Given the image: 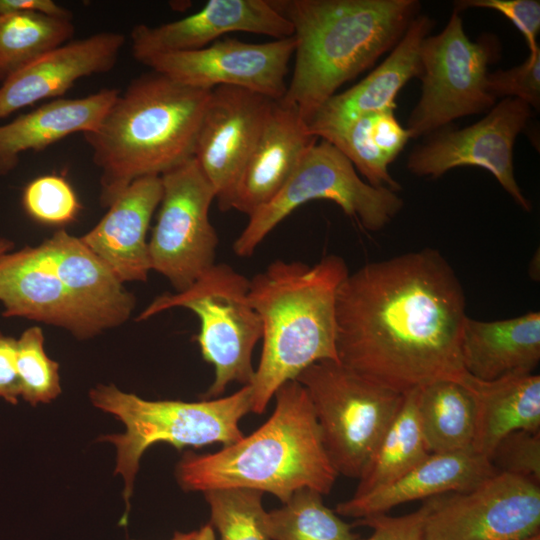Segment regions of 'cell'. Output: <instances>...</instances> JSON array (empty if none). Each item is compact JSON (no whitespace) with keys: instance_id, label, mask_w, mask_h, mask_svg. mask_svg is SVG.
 Masks as SVG:
<instances>
[{"instance_id":"obj_1","label":"cell","mask_w":540,"mask_h":540,"mask_svg":"<svg viewBox=\"0 0 540 540\" xmlns=\"http://www.w3.org/2000/svg\"><path fill=\"white\" fill-rule=\"evenodd\" d=\"M463 287L437 250L368 263L342 282L336 299L341 364L401 394L465 372L460 337Z\"/></svg>"},{"instance_id":"obj_2","label":"cell","mask_w":540,"mask_h":540,"mask_svg":"<svg viewBox=\"0 0 540 540\" xmlns=\"http://www.w3.org/2000/svg\"><path fill=\"white\" fill-rule=\"evenodd\" d=\"M294 30V70L282 100L306 121L401 40L417 0H271Z\"/></svg>"},{"instance_id":"obj_3","label":"cell","mask_w":540,"mask_h":540,"mask_svg":"<svg viewBox=\"0 0 540 540\" xmlns=\"http://www.w3.org/2000/svg\"><path fill=\"white\" fill-rule=\"evenodd\" d=\"M210 89L149 71L119 91L98 127L83 134L109 207L136 179L162 176L192 159Z\"/></svg>"},{"instance_id":"obj_4","label":"cell","mask_w":540,"mask_h":540,"mask_svg":"<svg viewBox=\"0 0 540 540\" xmlns=\"http://www.w3.org/2000/svg\"><path fill=\"white\" fill-rule=\"evenodd\" d=\"M349 274L331 254L310 266L275 260L250 279L249 300L262 323V352L251 388V412L262 414L284 383L310 365L339 361L336 299Z\"/></svg>"},{"instance_id":"obj_5","label":"cell","mask_w":540,"mask_h":540,"mask_svg":"<svg viewBox=\"0 0 540 540\" xmlns=\"http://www.w3.org/2000/svg\"><path fill=\"white\" fill-rule=\"evenodd\" d=\"M269 419L248 436L214 453L186 452L175 470L185 491L241 487L271 493L282 504L298 490L328 494L338 476L324 448L305 388L284 383Z\"/></svg>"},{"instance_id":"obj_6","label":"cell","mask_w":540,"mask_h":540,"mask_svg":"<svg viewBox=\"0 0 540 540\" xmlns=\"http://www.w3.org/2000/svg\"><path fill=\"white\" fill-rule=\"evenodd\" d=\"M89 396L95 407L115 416L125 427L122 434L100 439L115 446V474H120L124 480L126 509L120 520L121 526L127 524L135 475L146 449L159 442L179 450L213 443L223 447L231 445L244 436L239 422L251 412L250 385L242 386L226 397L198 402L145 400L112 384H99Z\"/></svg>"},{"instance_id":"obj_7","label":"cell","mask_w":540,"mask_h":540,"mask_svg":"<svg viewBox=\"0 0 540 540\" xmlns=\"http://www.w3.org/2000/svg\"><path fill=\"white\" fill-rule=\"evenodd\" d=\"M249 287L250 279L215 263L184 291L155 298L137 318L146 320L175 307L199 318L197 342L203 359L214 368L205 399L218 398L233 382L245 386L253 380L252 353L262 338V323L250 303Z\"/></svg>"},{"instance_id":"obj_8","label":"cell","mask_w":540,"mask_h":540,"mask_svg":"<svg viewBox=\"0 0 540 540\" xmlns=\"http://www.w3.org/2000/svg\"><path fill=\"white\" fill-rule=\"evenodd\" d=\"M296 380L308 394L336 472L358 478L405 394L374 383L334 360L310 365Z\"/></svg>"},{"instance_id":"obj_9","label":"cell","mask_w":540,"mask_h":540,"mask_svg":"<svg viewBox=\"0 0 540 540\" xmlns=\"http://www.w3.org/2000/svg\"><path fill=\"white\" fill-rule=\"evenodd\" d=\"M318 140L279 193L249 216L233 243L237 256H251L280 222L313 200L336 203L346 215L373 232L383 229L401 211L404 203L397 192L371 186L334 145Z\"/></svg>"},{"instance_id":"obj_10","label":"cell","mask_w":540,"mask_h":540,"mask_svg":"<svg viewBox=\"0 0 540 540\" xmlns=\"http://www.w3.org/2000/svg\"><path fill=\"white\" fill-rule=\"evenodd\" d=\"M499 54L495 37L471 41L460 13L420 47L421 96L407 120L410 138L434 134L456 119L488 112L496 99L487 90L488 66Z\"/></svg>"},{"instance_id":"obj_11","label":"cell","mask_w":540,"mask_h":540,"mask_svg":"<svg viewBox=\"0 0 540 540\" xmlns=\"http://www.w3.org/2000/svg\"><path fill=\"white\" fill-rule=\"evenodd\" d=\"M160 177L162 198L148 241L151 270L181 292L215 264L219 240L209 209L216 195L194 158Z\"/></svg>"},{"instance_id":"obj_12","label":"cell","mask_w":540,"mask_h":540,"mask_svg":"<svg viewBox=\"0 0 540 540\" xmlns=\"http://www.w3.org/2000/svg\"><path fill=\"white\" fill-rule=\"evenodd\" d=\"M531 115L532 108L522 100L503 98L476 123L427 136L410 152L407 169L419 177L438 178L457 167L483 168L523 210L530 212L532 204L515 178L513 149Z\"/></svg>"},{"instance_id":"obj_13","label":"cell","mask_w":540,"mask_h":540,"mask_svg":"<svg viewBox=\"0 0 540 540\" xmlns=\"http://www.w3.org/2000/svg\"><path fill=\"white\" fill-rule=\"evenodd\" d=\"M447 494L436 497L423 540H521L539 533L540 485L531 481L497 472L470 491Z\"/></svg>"},{"instance_id":"obj_14","label":"cell","mask_w":540,"mask_h":540,"mask_svg":"<svg viewBox=\"0 0 540 540\" xmlns=\"http://www.w3.org/2000/svg\"><path fill=\"white\" fill-rule=\"evenodd\" d=\"M294 50L293 36L264 43L225 37L198 50L155 55L141 63L187 86H235L278 100L287 89Z\"/></svg>"},{"instance_id":"obj_15","label":"cell","mask_w":540,"mask_h":540,"mask_svg":"<svg viewBox=\"0 0 540 540\" xmlns=\"http://www.w3.org/2000/svg\"><path fill=\"white\" fill-rule=\"evenodd\" d=\"M272 102L235 86L211 90L193 158L212 185L223 212L231 209L237 182Z\"/></svg>"},{"instance_id":"obj_16","label":"cell","mask_w":540,"mask_h":540,"mask_svg":"<svg viewBox=\"0 0 540 540\" xmlns=\"http://www.w3.org/2000/svg\"><path fill=\"white\" fill-rule=\"evenodd\" d=\"M232 32L284 39L294 34L291 23L271 0H210L199 11L157 26L138 24L130 32L133 57L144 59L204 48Z\"/></svg>"},{"instance_id":"obj_17","label":"cell","mask_w":540,"mask_h":540,"mask_svg":"<svg viewBox=\"0 0 540 540\" xmlns=\"http://www.w3.org/2000/svg\"><path fill=\"white\" fill-rule=\"evenodd\" d=\"M0 302L4 317H23L62 327L78 339L110 326L83 305L38 255L35 247L0 255Z\"/></svg>"},{"instance_id":"obj_18","label":"cell","mask_w":540,"mask_h":540,"mask_svg":"<svg viewBox=\"0 0 540 540\" xmlns=\"http://www.w3.org/2000/svg\"><path fill=\"white\" fill-rule=\"evenodd\" d=\"M126 37L99 32L70 40L30 63L0 86V119L40 100L60 98L81 78L111 71Z\"/></svg>"},{"instance_id":"obj_19","label":"cell","mask_w":540,"mask_h":540,"mask_svg":"<svg viewBox=\"0 0 540 540\" xmlns=\"http://www.w3.org/2000/svg\"><path fill=\"white\" fill-rule=\"evenodd\" d=\"M317 141L296 107L273 100L237 182L231 209L249 217L270 202Z\"/></svg>"},{"instance_id":"obj_20","label":"cell","mask_w":540,"mask_h":540,"mask_svg":"<svg viewBox=\"0 0 540 540\" xmlns=\"http://www.w3.org/2000/svg\"><path fill=\"white\" fill-rule=\"evenodd\" d=\"M434 20L424 14L415 17L385 60L356 85L325 101L307 121L318 139L336 133L355 119L396 108L395 99L403 86L421 74L420 47L430 35Z\"/></svg>"},{"instance_id":"obj_21","label":"cell","mask_w":540,"mask_h":540,"mask_svg":"<svg viewBox=\"0 0 540 540\" xmlns=\"http://www.w3.org/2000/svg\"><path fill=\"white\" fill-rule=\"evenodd\" d=\"M162 198L160 176L133 181L80 240L121 282L146 281L151 271L147 232Z\"/></svg>"},{"instance_id":"obj_22","label":"cell","mask_w":540,"mask_h":540,"mask_svg":"<svg viewBox=\"0 0 540 540\" xmlns=\"http://www.w3.org/2000/svg\"><path fill=\"white\" fill-rule=\"evenodd\" d=\"M496 473L490 461L472 448L430 454L392 483L339 503L336 512L356 519L385 514L410 501L470 491Z\"/></svg>"},{"instance_id":"obj_23","label":"cell","mask_w":540,"mask_h":540,"mask_svg":"<svg viewBox=\"0 0 540 540\" xmlns=\"http://www.w3.org/2000/svg\"><path fill=\"white\" fill-rule=\"evenodd\" d=\"M119 91L106 88L81 98H56L0 125V176L18 165L23 152L41 151L69 135L95 130Z\"/></svg>"},{"instance_id":"obj_24","label":"cell","mask_w":540,"mask_h":540,"mask_svg":"<svg viewBox=\"0 0 540 540\" xmlns=\"http://www.w3.org/2000/svg\"><path fill=\"white\" fill-rule=\"evenodd\" d=\"M460 357L464 371L484 381L533 373L540 361V313L495 321L467 316Z\"/></svg>"},{"instance_id":"obj_25","label":"cell","mask_w":540,"mask_h":540,"mask_svg":"<svg viewBox=\"0 0 540 540\" xmlns=\"http://www.w3.org/2000/svg\"><path fill=\"white\" fill-rule=\"evenodd\" d=\"M35 249L75 298L110 328L130 317L135 297L79 237L60 229Z\"/></svg>"},{"instance_id":"obj_26","label":"cell","mask_w":540,"mask_h":540,"mask_svg":"<svg viewBox=\"0 0 540 540\" xmlns=\"http://www.w3.org/2000/svg\"><path fill=\"white\" fill-rule=\"evenodd\" d=\"M471 395L475 430L471 448L489 460L497 443L516 430H540V376L515 374L484 381L464 372L458 379Z\"/></svg>"},{"instance_id":"obj_27","label":"cell","mask_w":540,"mask_h":540,"mask_svg":"<svg viewBox=\"0 0 540 540\" xmlns=\"http://www.w3.org/2000/svg\"><path fill=\"white\" fill-rule=\"evenodd\" d=\"M421 430L431 454L471 448L475 411L470 393L458 380H437L415 389Z\"/></svg>"},{"instance_id":"obj_28","label":"cell","mask_w":540,"mask_h":540,"mask_svg":"<svg viewBox=\"0 0 540 540\" xmlns=\"http://www.w3.org/2000/svg\"><path fill=\"white\" fill-rule=\"evenodd\" d=\"M430 454L413 390L404 395L401 407L366 462L353 496H362L392 483Z\"/></svg>"},{"instance_id":"obj_29","label":"cell","mask_w":540,"mask_h":540,"mask_svg":"<svg viewBox=\"0 0 540 540\" xmlns=\"http://www.w3.org/2000/svg\"><path fill=\"white\" fill-rule=\"evenodd\" d=\"M72 18L36 12L0 14V82L71 40Z\"/></svg>"},{"instance_id":"obj_30","label":"cell","mask_w":540,"mask_h":540,"mask_svg":"<svg viewBox=\"0 0 540 540\" xmlns=\"http://www.w3.org/2000/svg\"><path fill=\"white\" fill-rule=\"evenodd\" d=\"M270 540H358L352 526L328 508L319 492L296 491L278 509L267 512Z\"/></svg>"},{"instance_id":"obj_31","label":"cell","mask_w":540,"mask_h":540,"mask_svg":"<svg viewBox=\"0 0 540 540\" xmlns=\"http://www.w3.org/2000/svg\"><path fill=\"white\" fill-rule=\"evenodd\" d=\"M263 492L241 487L203 492L210 507V525L220 540H270L262 498Z\"/></svg>"},{"instance_id":"obj_32","label":"cell","mask_w":540,"mask_h":540,"mask_svg":"<svg viewBox=\"0 0 540 540\" xmlns=\"http://www.w3.org/2000/svg\"><path fill=\"white\" fill-rule=\"evenodd\" d=\"M16 368L20 398L31 406L48 403L61 393L59 364L47 356L40 327L26 329L16 340Z\"/></svg>"},{"instance_id":"obj_33","label":"cell","mask_w":540,"mask_h":540,"mask_svg":"<svg viewBox=\"0 0 540 540\" xmlns=\"http://www.w3.org/2000/svg\"><path fill=\"white\" fill-rule=\"evenodd\" d=\"M323 140L334 145L371 186L388 188L394 192L401 190V185L389 173L390 162L374 142L370 113L355 119Z\"/></svg>"},{"instance_id":"obj_34","label":"cell","mask_w":540,"mask_h":540,"mask_svg":"<svg viewBox=\"0 0 540 540\" xmlns=\"http://www.w3.org/2000/svg\"><path fill=\"white\" fill-rule=\"evenodd\" d=\"M22 204L32 219L48 225L70 223L80 210V202L71 184L55 174L30 181L23 190Z\"/></svg>"},{"instance_id":"obj_35","label":"cell","mask_w":540,"mask_h":540,"mask_svg":"<svg viewBox=\"0 0 540 540\" xmlns=\"http://www.w3.org/2000/svg\"><path fill=\"white\" fill-rule=\"evenodd\" d=\"M490 463L497 472L515 475L540 485V430H516L493 449Z\"/></svg>"},{"instance_id":"obj_36","label":"cell","mask_w":540,"mask_h":540,"mask_svg":"<svg viewBox=\"0 0 540 540\" xmlns=\"http://www.w3.org/2000/svg\"><path fill=\"white\" fill-rule=\"evenodd\" d=\"M487 90L498 98H517L537 111L540 108V49L529 53L526 60L506 70L487 75Z\"/></svg>"},{"instance_id":"obj_37","label":"cell","mask_w":540,"mask_h":540,"mask_svg":"<svg viewBox=\"0 0 540 540\" xmlns=\"http://www.w3.org/2000/svg\"><path fill=\"white\" fill-rule=\"evenodd\" d=\"M458 13L468 8L491 9L501 13L522 33L529 53L540 49V2L538 0H459L454 2Z\"/></svg>"},{"instance_id":"obj_38","label":"cell","mask_w":540,"mask_h":540,"mask_svg":"<svg viewBox=\"0 0 540 540\" xmlns=\"http://www.w3.org/2000/svg\"><path fill=\"white\" fill-rule=\"evenodd\" d=\"M436 497L426 499L419 509L404 516L378 514L358 519L356 524L373 529L369 538L358 540H423L425 522L435 505Z\"/></svg>"},{"instance_id":"obj_39","label":"cell","mask_w":540,"mask_h":540,"mask_svg":"<svg viewBox=\"0 0 540 540\" xmlns=\"http://www.w3.org/2000/svg\"><path fill=\"white\" fill-rule=\"evenodd\" d=\"M370 116L374 142L391 163L409 141V132L397 121L393 109L370 113Z\"/></svg>"},{"instance_id":"obj_40","label":"cell","mask_w":540,"mask_h":540,"mask_svg":"<svg viewBox=\"0 0 540 540\" xmlns=\"http://www.w3.org/2000/svg\"><path fill=\"white\" fill-rule=\"evenodd\" d=\"M0 398L16 405L20 381L16 368V339L0 332Z\"/></svg>"},{"instance_id":"obj_41","label":"cell","mask_w":540,"mask_h":540,"mask_svg":"<svg viewBox=\"0 0 540 540\" xmlns=\"http://www.w3.org/2000/svg\"><path fill=\"white\" fill-rule=\"evenodd\" d=\"M36 12L60 18L72 13L53 0H0V14Z\"/></svg>"},{"instance_id":"obj_42","label":"cell","mask_w":540,"mask_h":540,"mask_svg":"<svg viewBox=\"0 0 540 540\" xmlns=\"http://www.w3.org/2000/svg\"><path fill=\"white\" fill-rule=\"evenodd\" d=\"M195 540H216L214 528L210 524L202 526L199 530H197Z\"/></svg>"},{"instance_id":"obj_43","label":"cell","mask_w":540,"mask_h":540,"mask_svg":"<svg viewBox=\"0 0 540 540\" xmlns=\"http://www.w3.org/2000/svg\"><path fill=\"white\" fill-rule=\"evenodd\" d=\"M196 535L197 531H191L188 533L175 532L174 536L170 540H195Z\"/></svg>"},{"instance_id":"obj_44","label":"cell","mask_w":540,"mask_h":540,"mask_svg":"<svg viewBox=\"0 0 540 540\" xmlns=\"http://www.w3.org/2000/svg\"><path fill=\"white\" fill-rule=\"evenodd\" d=\"M12 247L13 243L10 240L6 238H0V255L9 252Z\"/></svg>"},{"instance_id":"obj_45","label":"cell","mask_w":540,"mask_h":540,"mask_svg":"<svg viewBox=\"0 0 540 540\" xmlns=\"http://www.w3.org/2000/svg\"><path fill=\"white\" fill-rule=\"evenodd\" d=\"M521 540H540V534L536 533V534H534L532 536L526 537V538L521 539Z\"/></svg>"}]
</instances>
